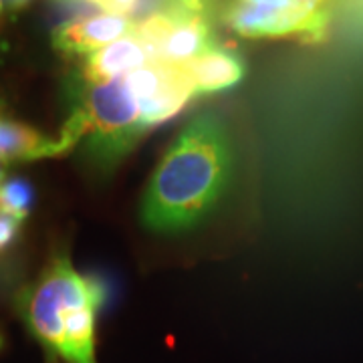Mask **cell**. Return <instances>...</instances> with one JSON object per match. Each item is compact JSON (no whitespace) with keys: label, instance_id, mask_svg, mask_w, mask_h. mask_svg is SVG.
Returning a JSON list of instances; mask_svg holds the SVG:
<instances>
[{"label":"cell","instance_id":"obj_8","mask_svg":"<svg viewBox=\"0 0 363 363\" xmlns=\"http://www.w3.org/2000/svg\"><path fill=\"white\" fill-rule=\"evenodd\" d=\"M75 145L65 135L47 138L39 130L13 121L0 116V162L14 164V162H35L43 157L63 156Z\"/></svg>","mask_w":363,"mask_h":363},{"label":"cell","instance_id":"obj_5","mask_svg":"<svg viewBox=\"0 0 363 363\" xmlns=\"http://www.w3.org/2000/svg\"><path fill=\"white\" fill-rule=\"evenodd\" d=\"M135 26L130 16L107 13L67 21L52 30V49L67 57H89L107 45L133 35Z\"/></svg>","mask_w":363,"mask_h":363},{"label":"cell","instance_id":"obj_19","mask_svg":"<svg viewBox=\"0 0 363 363\" xmlns=\"http://www.w3.org/2000/svg\"><path fill=\"white\" fill-rule=\"evenodd\" d=\"M0 212H2V204H0Z\"/></svg>","mask_w":363,"mask_h":363},{"label":"cell","instance_id":"obj_10","mask_svg":"<svg viewBox=\"0 0 363 363\" xmlns=\"http://www.w3.org/2000/svg\"><path fill=\"white\" fill-rule=\"evenodd\" d=\"M194 93L196 89L190 77H188L186 67L172 65L168 79H166V83L160 89V93L154 99L140 105L142 107L143 125L152 128V125H157V123L166 121L169 117H174L184 105L190 101V97Z\"/></svg>","mask_w":363,"mask_h":363},{"label":"cell","instance_id":"obj_18","mask_svg":"<svg viewBox=\"0 0 363 363\" xmlns=\"http://www.w3.org/2000/svg\"><path fill=\"white\" fill-rule=\"evenodd\" d=\"M4 182V172H2V166H0V184Z\"/></svg>","mask_w":363,"mask_h":363},{"label":"cell","instance_id":"obj_2","mask_svg":"<svg viewBox=\"0 0 363 363\" xmlns=\"http://www.w3.org/2000/svg\"><path fill=\"white\" fill-rule=\"evenodd\" d=\"M104 301L101 285L75 271L67 255L55 257L16 298L28 331L67 363H97L95 317Z\"/></svg>","mask_w":363,"mask_h":363},{"label":"cell","instance_id":"obj_20","mask_svg":"<svg viewBox=\"0 0 363 363\" xmlns=\"http://www.w3.org/2000/svg\"><path fill=\"white\" fill-rule=\"evenodd\" d=\"M0 345H2V341H0Z\"/></svg>","mask_w":363,"mask_h":363},{"label":"cell","instance_id":"obj_6","mask_svg":"<svg viewBox=\"0 0 363 363\" xmlns=\"http://www.w3.org/2000/svg\"><path fill=\"white\" fill-rule=\"evenodd\" d=\"M212 49V30L200 13L176 9L174 25L156 49V61L184 67Z\"/></svg>","mask_w":363,"mask_h":363},{"label":"cell","instance_id":"obj_14","mask_svg":"<svg viewBox=\"0 0 363 363\" xmlns=\"http://www.w3.org/2000/svg\"><path fill=\"white\" fill-rule=\"evenodd\" d=\"M242 2L252 4V6H262V9H277V11H286L295 6L293 0H242Z\"/></svg>","mask_w":363,"mask_h":363},{"label":"cell","instance_id":"obj_15","mask_svg":"<svg viewBox=\"0 0 363 363\" xmlns=\"http://www.w3.org/2000/svg\"><path fill=\"white\" fill-rule=\"evenodd\" d=\"M33 0H0V14H14L26 9Z\"/></svg>","mask_w":363,"mask_h":363},{"label":"cell","instance_id":"obj_7","mask_svg":"<svg viewBox=\"0 0 363 363\" xmlns=\"http://www.w3.org/2000/svg\"><path fill=\"white\" fill-rule=\"evenodd\" d=\"M150 63H154L152 52L133 33L130 37H123L104 47L101 51L85 57L81 65V81L104 83L111 79L125 77L131 71Z\"/></svg>","mask_w":363,"mask_h":363},{"label":"cell","instance_id":"obj_13","mask_svg":"<svg viewBox=\"0 0 363 363\" xmlns=\"http://www.w3.org/2000/svg\"><path fill=\"white\" fill-rule=\"evenodd\" d=\"M18 230H21V220H16L9 214L0 216V250L6 248L9 245H13Z\"/></svg>","mask_w":363,"mask_h":363},{"label":"cell","instance_id":"obj_9","mask_svg":"<svg viewBox=\"0 0 363 363\" xmlns=\"http://www.w3.org/2000/svg\"><path fill=\"white\" fill-rule=\"evenodd\" d=\"M184 67L188 71V77L192 81L196 93L228 89L245 77L242 59L224 49H210Z\"/></svg>","mask_w":363,"mask_h":363},{"label":"cell","instance_id":"obj_12","mask_svg":"<svg viewBox=\"0 0 363 363\" xmlns=\"http://www.w3.org/2000/svg\"><path fill=\"white\" fill-rule=\"evenodd\" d=\"M93 6L101 9L107 14H119V16H128V14L138 6L140 0H85Z\"/></svg>","mask_w":363,"mask_h":363},{"label":"cell","instance_id":"obj_17","mask_svg":"<svg viewBox=\"0 0 363 363\" xmlns=\"http://www.w3.org/2000/svg\"><path fill=\"white\" fill-rule=\"evenodd\" d=\"M295 6L301 9V11H323L321 9V2L323 0H293Z\"/></svg>","mask_w":363,"mask_h":363},{"label":"cell","instance_id":"obj_11","mask_svg":"<svg viewBox=\"0 0 363 363\" xmlns=\"http://www.w3.org/2000/svg\"><path fill=\"white\" fill-rule=\"evenodd\" d=\"M33 200H35L33 186L23 178H13V180H6L0 184L2 212L13 216L16 220H25L26 216L30 214Z\"/></svg>","mask_w":363,"mask_h":363},{"label":"cell","instance_id":"obj_16","mask_svg":"<svg viewBox=\"0 0 363 363\" xmlns=\"http://www.w3.org/2000/svg\"><path fill=\"white\" fill-rule=\"evenodd\" d=\"M174 9H180L186 13H200L204 6V0H169Z\"/></svg>","mask_w":363,"mask_h":363},{"label":"cell","instance_id":"obj_4","mask_svg":"<svg viewBox=\"0 0 363 363\" xmlns=\"http://www.w3.org/2000/svg\"><path fill=\"white\" fill-rule=\"evenodd\" d=\"M226 21L233 30L248 39L298 37L313 43L323 39L327 28L325 11H301L297 6L277 11V9L252 6L242 0H234L228 6Z\"/></svg>","mask_w":363,"mask_h":363},{"label":"cell","instance_id":"obj_3","mask_svg":"<svg viewBox=\"0 0 363 363\" xmlns=\"http://www.w3.org/2000/svg\"><path fill=\"white\" fill-rule=\"evenodd\" d=\"M69 117L83 130L85 154L101 168L119 162L147 130L140 101L123 77L104 83L79 81L75 107Z\"/></svg>","mask_w":363,"mask_h":363},{"label":"cell","instance_id":"obj_1","mask_svg":"<svg viewBox=\"0 0 363 363\" xmlns=\"http://www.w3.org/2000/svg\"><path fill=\"white\" fill-rule=\"evenodd\" d=\"M233 178L228 133L214 113L194 117L157 164L143 198L147 230L176 234L190 230L222 200Z\"/></svg>","mask_w":363,"mask_h":363}]
</instances>
